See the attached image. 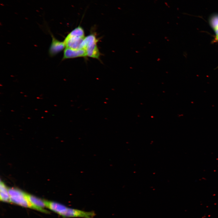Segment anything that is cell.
I'll return each instance as SVG.
<instances>
[{
	"mask_svg": "<svg viewBox=\"0 0 218 218\" xmlns=\"http://www.w3.org/2000/svg\"><path fill=\"white\" fill-rule=\"evenodd\" d=\"M98 41V39L94 34L85 37L82 44V48L85 50L87 56L93 58H99L100 53L97 46Z\"/></svg>",
	"mask_w": 218,
	"mask_h": 218,
	"instance_id": "1",
	"label": "cell"
},
{
	"mask_svg": "<svg viewBox=\"0 0 218 218\" xmlns=\"http://www.w3.org/2000/svg\"><path fill=\"white\" fill-rule=\"evenodd\" d=\"M10 202L20 206L36 210V208L30 202L25 193L21 190L15 188L8 189Z\"/></svg>",
	"mask_w": 218,
	"mask_h": 218,
	"instance_id": "2",
	"label": "cell"
},
{
	"mask_svg": "<svg viewBox=\"0 0 218 218\" xmlns=\"http://www.w3.org/2000/svg\"><path fill=\"white\" fill-rule=\"evenodd\" d=\"M50 32L52 40L48 49V54L50 57H53L64 49L66 45L64 41L58 40L51 32Z\"/></svg>",
	"mask_w": 218,
	"mask_h": 218,
	"instance_id": "3",
	"label": "cell"
},
{
	"mask_svg": "<svg viewBox=\"0 0 218 218\" xmlns=\"http://www.w3.org/2000/svg\"><path fill=\"white\" fill-rule=\"evenodd\" d=\"M86 56V52L84 49H74L66 47L64 50L62 60Z\"/></svg>",
	"mask_w": 218,
	"mask_h": 218,
	"instance_id": "4",
	"label": "cell"
},
{
	"mask_svg": "<svg viewBox=\"0 0 218 218\" xmlns=\"http://www.w3.org/2000/svg\"><path fill=\"white\" fill-rule=\"evenodd\" d=\"M46 207L64 217L69 207L61 203L52 201H46Z\"/></svg>",
	"mask_w": 218,
	"mask_h": 218,
	"instance_id": "5",
	"label": "cell"
},
{
	"mask_svg": "<svg viewBox=\"0 0 218 218\" xmlns=\"http://www.w3.org/2000/svg\"><path fill=\"white\" fill-rule=\"evenodd\" d=\"M84 38L67 35L64 41L66 48L74 49H82V44Z\"/></svg>",
	"mask_w": 218,
	"mask_h": 218,
	"instance_id": "6",
	"label": "cell"
},
{
	"mask_svg": "<svg viewBox=\"0 0 218 218\" xmlns=\"http://www.w3.org/2000/svg\"><path fill=\"white\" fill-rule=\"evenodd\" d=\"M28 200L31 204L36 209V210L45 213L48 212L44 209L46 207V201L29 194H27Z\"/></svg>",
	"mask_w": 218,
	"mask_h": 218,
	"instance_id": "7",
	"label": "cell"
},
{
	"mask_svg": "<svg viewBox=\"0 0 218 218\" xmlns=\"http://www.w3.org/2000/svg\"><path fill=\"white\" fill-rule=\"evenodd\" d=\"M0 199L2 201L10 202L8 189L2 181H1L0 184Z\"/></svg>",
	"mask_w": 218,
	"mask_h": 218,
	"instance_id": "8",
	"label": "cell"
},
{
	"mask_svg": "<svg viewBox=\"0 0 218 218\" xmlns=\"http://www.w3.org/2000/svg\"><path fill=\"white\" fill-rule=\"evenodd\" d=\"M67 35L71 37H74L84 38V32L82 27L79 25L71 31Z\"/></svg>",
	"mask_w": 218,
	"mask_h": 218,
	"instance_id": "9",
	"label": "cell"
},
{
	"mask_svg": "<svg viewBox=\"0 0 218 218\" xmlns=\"http://www.w3.org/2000/svg\"><path fill=\"white\" fill-rule=\"evenodd\" d=\"M211 24L216 33L214 41H218V18H213L211 21Z\"/></svg>",
	"mask_w": 218,
	"mask_h": 218,
	"instance_id": "10",
	"label": "cell"
}]
</instances>
